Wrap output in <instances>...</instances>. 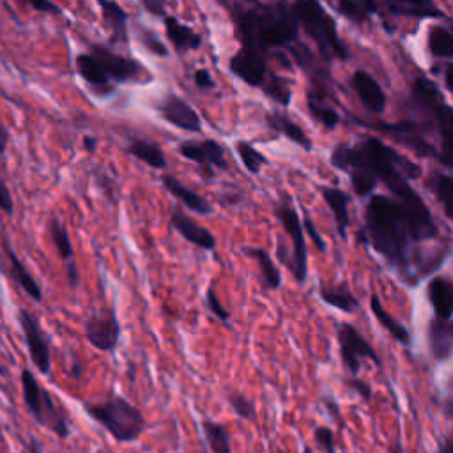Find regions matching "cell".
I'll use <instances>...</instances> for the list:
<instances>
[{
	"label": "cell",
	"instance_id": "cell-8",
	"mask_svg": "<svg viewBox=\"0 0 453 453\" xmlns=\"http://www.w3.org/2000/svg\"><path fill=\"white\" fill-rule=\"evenodd\" d=\"M18 320H19L25 345L28 349L34 366L42 375H48L50 368H51V356H50V343L46 340V334L39 327V322L35 320V317L32 313H28L25 308H19Z\"/></svg>",
	"mask_w": 453,
	"mask_h": 453
},
{
	"label": "cell",
	"instance_id": "cell-46",
	"mask_svg": "<svg viewBox=\"0 0 453 453\" xmlns=\"http://www.w3.org/2000/svg\"><path fill=\"white\" fill-rule=\"evenodd\" d=\"M347 386L352 388L356 393H359L365 400L372 398V388L368 382H365L361 379H350V380H347Z\"/></svg>",
	"mask_w": 453,
	"mask_h": 453
},
{
	"label": "cell",
	"instance_id": "cell-32",
	"mask_svg": "<svg viewBox=\"0 0 453 453\" xmlns=\"http://www.w3.org/2000/svg\"><path fill=\"white\" fill-rule=\"evenodd\" d=\"M320 297L342 311H354L359 306V301L354 297V294L345 288H322Z\"/></svg>",
	"mask_w": 453,
	"mask_h": 453
},
{
	"label": "cell",
	"instance_id": "cell-21",
	"mask_svg": "<svg viewBox=\"0 0 453 453\" xmlns=\"http://www.w3.org/2000/svg\"><path fill=\"white\" fill-rule=\"evenodd\" d=\"M97 4L101 7L103 21L111 30V42H127V12L117 2L99 0Z\"/></svg>",
	"mask_w": 453,
	"mask_h": 453
},
{
	"label": "cell",
	"instance_id": "cell-23",
	"mask_svg": "<svg viewBox=\"0 0 453 453\" xmlns=\"http://www.w3.org/2000/svg\"><path fill=\"white\" fill-rule=\"evenodd\" d=\"M265 120L269 124L271 129L278 131L280 134L287 136L290 142L297 143L299 147L310 150L311 149V140L308 138V134L303 131V127H299L294 120H290L287 115L283 113H276V111H269L265 115Z\"/></svg>",
	"mask_w": 453,
	"mask_h": 453
},
{
	"label": "cell",
	"instance_id": "cell-12",
	"mask_svg": "<svg viewBox=\"0 0 453 453\" xmlns=\"http://www.w3.org/2000/svg\"><path fill=\"white\" fill-rule=\"evenodd\" d=\"M230 71L251 87H262L265 80V60L262 53L251 46H242L230 58Z\"/></svg>",
	"mask_w": 453,
	"mask_h": 453
},
{
	"label": "cell",
	"instance_id": "cell-2",
	"mask_svg": "<svg viewBox=\"0 0 453 453\" xmlns=\"http://www.w3.org/2000/svg\"><path fill=\"white\" fill-rule=\"evenodd\" d=\"M83 409L117 442H134L145 430L142 411L120 395L111 393L103 402H85Z\"/></svg>",
	"mask_w": 453,
	"mask_h": 453
},
{
	"label": "cell",
	"instance_id": "cell-6",
	"mask_svg": "<svg viewBox=\"0 0 453 453\" xmlns=\"http://www.w3.org/2000/svg\"><path fill=\"white\" fill-rule=\"evenodd\" d=\"M88 51L96 57L99 67L103 69V73L111 83H126V81L140 80L147 71L138 60L131 57H124L108 46L88 44Z\"/></svg>",
	"mask_w": 453,
	"mask_h": 453
},
{
	"label": "cell",
	"instance_id": "cell-30",
	"mask_svg": "<svg viewBox=\"0 0 453 453\" xmlns=\"http://www.w3.org/2000/svg\"><path fill=\"white\" fill-rule=\"evenodd\" d=\"M451 334L444 320H434L430 324V349L435 359H446L451 352Z\"/></svg>",
	"mask_w": 453,
	"mask_h": 453
},
{
	"label": "cell",
	"instance_id": "cell-13",
	"mask_svg": "<svg viewBox=\"0 0 453 453\" xmlns=\"http://www.w3.org/2000/svg\"><path fill=\"white\" fill-rule=\"evenodd\" d=\"M157 111L166 122H170L179 129L193 131V133H198L202 129V120L195 111V108L189 106L184 99H180L175 94H166L157 103Z\"/></svg>",
	"mask_w": 453,
	"mask_h": 453
},
{
	"label": "cell",
	"instance_id": "cell-45",
	"mask_svg": "<svg viewBox=\"0 0 453 453\" xmlns=\"http://www.w3.org/2000/svg\"><path fill=\"white\" fill-rule=\"evenodd\" d=\"M303 226H304V230H306L308 237L313 241V244H315V246H317L320 251H326V242H324L322 235L317 232V228H315V225L311 223V219H310V218H304V221H303Z\"/></svg>",
	"mask_w": 453,
	"mask_h": 453
},
{
	"label": "cell",
	"instance_id": "cell-20",
	"mask_svg": "<svg viewBox=\"0 0 453 453\" xmlns=\"http://www.w3.org/2000/svg\"><path fill=\"white\" fill-rule=\"evenodd\" d=\"M428 297L439 320H446L453 315V281L446 278H434L428 283Z\"/></svg>",
	"mask_w": 453,
	"mask_h": 453
},
{
	"label": "cell",
	"instance_id": "cell-28",
	"mask_svg": "<svg viewBox=\"0 0 453 453\" xmlns=\"http://www.w3.org/2000/svg\"><path fill=\"white\" fill-rule=\"evenodd\" d=\"M253 258H257L262 273V281L265 288H278L281 285V273L278 265L273 262L271 255L264 248H250L246 250Z\"/></svg>",
	"mask_w": 453,
	"mask_h": 453
},
{
	"label": "cell",
	"instance_id": "cell-38",
	"mask_svg": "<svg viewBox=\"0 0 453 453\" xmlns=\"http://www.w3.org/2000/svg\"><path fill=\"white\" fill-rule=\"evenodd\" d=\"M136 37L138 41L154 55L157 57H166L168 55V48L165 46V42L157 37V34L154 30H150L149 27L143 25H136Z\"/></svg>",
	"mask_w": 453,
	"mask_h": 453
},
{
	"label": "cell",
	"instance_id": "cell-16",
	"mask_svg": "<svg viewBox=\"0 0 453 453\" xmlns=\"http://www.w3.org/2000/svg\"><path fill=\"white\" fill-rule=\"evenodd\" d=\"M352 87L361 103L373 113H380L386 108V94L377 80L366 71H356L352 74Z\"/></svg>",
	"mask_w": 453,
	"mask_h": 453
},
{
	"label": "cell",
	"instance_id": "cell-5",
	"mask_svg": "<svg viewBox=\"0 0 453 453\" xmlns=\"http://www.w3.org/2000/svg\"><path fill=\"white\" fill-rule=\"evenodd\" d=\"M294 18L301 21L306 32L320 44L322 51H329L338 58H347V50L340 42V37L334 28V21L317 2H296L292 5Z\"/></svg>",
	"mask_w": 453,
	"mask_h": 453
},
{
	"label": "cell",
	"instance_id": "cell-40",
	"mask_svg": "<svg viewBox=\"0 0 453 453\" xmlns=\"http://www.w3.org/2000/svg\"><path fill=\"white\" fill-rule=\"evenodd\" d=\"M264 87H265V92H267L274 101H278L280 104L287 106V104L290 103V88H288V85H287L285 80H281V78H273V80L269 81V85H264Z\"/></svg>",
	"mask_w": 453,
	"mask_h": 453
},
{
	"label": "cell",
	"instance_id": "cell-34",
	"mask_svg": "<svg viewBox=\"0 0 453 453\" xmlns=\"http://www.w3.org/2000/svg\"><path fill=\"white\" fill-rule=\"evenodd\" d=\"M388 7L395 14H405V16H441V12L428 2H393L388 4Z\"/></svg>",
	"mask_w": 453,
	"mask_h": 453
},
{
	"label": "cell",
	"instance_id": "cell-53",
	"mask_svg": "<svg viewBox=\"0 0 453 453\" xmlns=\"http://www.w3.org/2000/svg\"><path fill=\"white\" fill-rule=\"evenodd\" d=\"M28 451H30V453H44V451H42V446L39 444V441H37V439H30Z\"/></svg>",
	"mask_w": 453,
	"mask_h": 453
},
{
	"label": "cell",
	"instance_id": "cell-54",
	"mask_svg": "<svg viewBox=\"0 0 453 453\" xmlns=\"http://www.w3.org/2000/svg\"><path fill=\"white\" fill-rule=\"evenodd\" d=\"M439 453H453V446H451V442L448 441L446 444H441V448H439Z\"/></svg>",
	"mask_w": 453,
	"mask_h": 453
},
{
	"label": "cell",
	"instance_id": "cell-4",
	"mask_svg": "<svg viewBox=\"0 0 453 453\" xmlns=\"http://www.w3.org/2000/svg\"><path fill=\"white\" fill-rule=\"evenodd\" d=\"M21 393L27 411L41 426L48 428L60 439H67L71 435V428L62 409L28 368L21 370Z\"/></svg>",
	"mask_w": 453,
	"mask_h": 453
},
{
	"label": "cell",
	"instance_id": "cell-9",
	"mask_svg": "<svg viewBox=\"0 0 453 453\" xmlns=\"http://www.w3.org/2000/svg\"><path fill=\"white\" fill-rule=\"evenodd\" d=\"M338 343H340L342 361L352 375L359 372V363L363 357H368L375 365H379V356L375 349L350 324H340Z\"/></svg>",
	"mask_w": 453,
	"mask_h": 453
},
{
	"label": "cell",
	"instance_id": "cell-10",
	"mask_svg": "<svg viewBox=\"0 0 453 453\" xmlns=\"http://www.w3.org/2000/svg\"><path fill=\"white\" fill-rule=\"evenodd\" d=\"M276 216L283 223L287 234L292 239V271L299 281H304L306 278V244H304V232H303V223L297 216V212L290 205H278L276 207Z\"/></svg>",
	"mask_w": 453,
	"mask_h": 453
},
{
	"label": "cell",
	"instance_id": "cell-15",
	"mask_svg": "<svg viewBox=\"0 0 453 453\" xmlns=\"http://www.w3.org/2000/svg\"><path fill=\"white\" fill-rule=\"evenodd\" d=\"M48 234L57 250V255L67 264V280L74 287L78 283V271H76V264H74V250H73L69 232L57 216H51L48 219Z\"/></svg>",
	"mask_w": 453,
	"mask_h": 453
},
{
	"label": "cell",
	"instance_id": "cell-41",
	"mask_svg": "<svg viewBox=\"0 0 453 453\" xmlns=\"http://www.w3.org/2000/svg\"><path fill=\"white\" fill-rule=\"evenodd\" d=\"M315 441L319 444V448L324 451V453H334V435H333V430L327 428V426H319L315 430Z\"/></svg>",
	"mask_w": 453,
	"mask_h": 453
},
{
	"label": "cell",
	"instance_id": "cell-52",
	"mask_svg": "<svg viewBox=\"0 0 453 453\" xmlns=\"http://www.w3.org/2000/svg\"><path fill=\"white\" fill-rule=\"evenodd\" d=\"M444 80H446V87H448V90H449V92H453V65H448V67H446Z\"/></svg>",
	"mask_w": 453,
	"mask_h": 453
},
{
	"label": "cell",
	"instance_id": "cell-48",
	"mask_svg": "<svg viewBox=\"0 0 453 453\" xmlns=\"http://www.w3.org/2000/svg\"><path fill=\"white\" fill-rule=\"evenodd\" d=\"M142 5L154 16H166L165 12V2H159V0H143Z\"/></svg>",
	"mask_w": 453,
	"mask_h": 453
},
{
	"label": "cell",
	"instance_id": "cell-25",
	"mask_svg": "<svg viewBox=\"0 0 453 453\" xmlns=\"http://www.w3.org/2000/svg\"><path fill=\"white\" fill-rule=\"evenodd\" d=\"M382 129H386L388 133H391L395 138H398L402 143H405L407 147H411L414 152L421 154V156H428L434 154V147H430L418 133L414 124L409 122H400V124H388Z\"/></svg>",
	"mask_w": 453,
	"mask_h": 453
},
{
	"label": "cell",
	"instance_id": "cell-18",
	"mask_svg": "<svg viewBox=\"0 0 453 453\" xmlns=\"http://www.w3.org/2000/svg\"><path fill=\"white\" fill-rule=\"evenodd\" d=\"M163 23H165L166 37L170 39V42L173 44V48L177 51H188V50L200 48L202 37L191 27L184 25L182 21H179L177 18H173L170 14H166L163 18Z\"/></svg>",
	"mask_w": 453,
	"mask_h": 453
},
{
	"label": "cell",
	"instance_id": "cell-39",
	"mask_svg": "<svg viewBox=\"0 0 453 453\" xmlns=\"http://www.w3.org/2000/svg\"><path fill=\"white\" fill-rule=\"evenodd\" d=\"M228 402H230L234 412L239 418H242V419H253L255 418V405L246 395H242L239 391H230L228 393Z\"/></svg>",
	"mask_w": 453,
	"mask_h": 453
},
{
	"label": "cell",
	"instance_id": "cell-1",
	"mask_svg": "<svg viewBox=\"0 0 453 453\" xmlns=\"http://www.w3.org/2000/svg\"><path fill=\"white\" fill-rule=\"evenodd\" d=\"M366 232L373 248L393 265L403 269L409 264L411 241H419L405 209L384 195L372 196L366 205Z\"/></svg>",
	"mask_w": 453,
	"mask_h": 453
},
{
	"label": "cell",
	"instance_id": "cell-44",
	"mask_svg": "<svg viewBox=\"0 0 453 453\" xmlns=\"http://www.w3.org/2000/svg\"><path fill=\"white\" fill-rule=\"evenodd\" d=\"M0 209L5 212V214H12L14 212V200H12V195L7 188V184L0 179Z\"/></svg>",
	"mask_w": 453,
	"mask_h": 453
},
{
	"label": "cell",
	"instance_id": "cell-47",
	"mask_svg": "<svg viewBox=\"0 0 453 453\" xmlns=\"http://www.w3.org/2000/svg\"><path fill=\"white\" fill-rule=\"evenodd\" d=\"M193 80H195V83H196L200 88H212V87H214V80L211 78V74H209L207 69H196L195 74H193Z\"/></svg>",
	"mask_w": 453,
	"mask_h": 453
},
{
	"label": "cell",
	"instance_id": "cell-11",
	"mask_svg": "<svg viewBox=\"0 0 453 453\" xmlns=\"http://www.w3.org/2000/svg\"><path fill=\"white\" fill-rule=\"evenodd\" d=\"M180 156H184L189 161H195L196 165L202 166V170L211 177L212 175V166L226 170L228 163L225 159V149L216 142V140H202V142H191L186 140L179 145Z\"/></svg>",
	"mask_w": 453,
	"mask_h": 453
},
{
	"label": "cell",
	"instance_id": "cell-58",
	"mask_svg": "<svg viewBox=\"0 0 453 453\" xmlns=\"http://www.w3.org/2000/svg\"><path fill=\"white\" fill-rule=\"evenodd\" d=\"M449 442H451V446H453V441H449Z\"/></svg>",
	"mask_w": 453,
	"mask_h": 453
},
{
	"label": "cell",
	"instance_id": "cell-43",
	"mask_svg": "<svg viewBox=\"0 0 453 453\" xmlns=\"http://www.w3.org/2000/svg\"><path fill=\"white\" fill-rule=\"evenodd\" d=\"M28 7H32L34 11H37V12H50V14H62V9L57 5V4H53V2H50V0H27L25 2Z\"/></svg>",
	"mask_w": 453,
	"mask_h": 453
},
{
	"label": "cell",
	"instance_id": "cell-19",
	"mask_svg": "<svg viewBox=\"0 0 453 453\" xmlns=\"http://www.w3.org/2000/svg\"><path fill=\"white\" fill-rule=\"evenodd\" d=\"M161 182L165 186V189L168 193H172L175 198H179L189 211L198 212V214H211L212 207L209 205V202L205 198H202L198 193H195L193 189L186 188L179 179H175L173 175L165 173L161 177Z\"/></svg>",
	"mask_w": 453,
	"mask_h": 453
},
{
	"label": "cell",
	"instance_id": "cell-14",
	"mask_svg": "<svg viewBox=\"0 0 453 453\" xmlns=\"http://www.w3.org/2000/svg\"><path fill=\"white\" fill-rule=\"evenodd\" d=\"M74 65H76L78 74L85 80V83H88V87L92 88L94 94L108 96L115 90V85L106 78V74L103 73L96 57L90 51L78 53L76 60H74Z\"/></svg>",
	"mask_w": 453,
	"mask_h": 453
},
{
	"label": "cell",
	"instance_id": "cell-29",
	"mask_svg": "<svg viewBox=\"0 0 453 453\" xmlns=\"http://www.w3.org/2000/svg\"><path fill=\"white\" fill-rule=\"evenodd\" d=\"M370 308H372L375 319L391 333V336H393L396 342H400V343H403V345H409V340H411V338H409L407 329H405L400 322H396V320L389 315V311H386V310L382 308L380 299H379L377 296H372V297H370Z\"/></svg>",
	"mask_w": 453,
	"mask_h": 453
},
{
	"label": "cell",
	"instance_id": "cell-55",
	"mask_svg": "<svg viewBox=\"0 0 453 453\" xmlns=\"http://www.w3.org/2000/svg\"><path fill=\"white\" fill-rule=\"evenodd\" d=\"M391 453H403V449H402L400 442H396V444L391 448Z\"/></svg>",
	"mask_w": 453,
	"mask_h": 453
},
{
	"label": "cell",
	"instance_id": "cell-57",
	"mask_svg": "<svg viewBox=\"0 0 453 453\" xmlns=\"http://www.w3.org/2000/svg\"><path fill=\"white\" fill-rule=\"evenodd\" d=\"M303 453H313V451H311V448H308V446H306V448H304V451H303Z\"/></svg>",
	"mask_w": 453,
	"mask_h": 453
},
{
	"label": "cell",
	"instance_id": "cell-56",
	"mask_svg": "<svg viewBox=\"0 0 453 453\" xmlns=\"http://www.w3.org/2000/svg\"><path fill=\"white\" fill-rule=\"evenodd\" d=\"M448 329H449V334H451V338H453V322L448 326Z\"/></svg>",
	"mask_w": 453,
	"mask_h": 453
},
{
	"label": "cell",
	"instance_id": "cell-49",
	"mask_svg": "<svg viewBox=\"0 0 453 453\" xmlns=\"http://www.w3.org/2000/svg\"><path fill=\"white\" fill-rule=\"evenodd\" d=\"M81 142H83V147H85L87 152H94L97 149V145H99V140L96 136H92V134H85Z\"/></svg>",
	"mask_w": 453,
	"mask_h": 453
},
{
	"label": "cell",
	"instance_id": "cell-51",
	"mask_svg": "<svg viewBox=\"0 0 453 453\" xmlns=\"http://www.w3.org/2000/svg\"><path fill=\"white\" fill-rule=\"evenodd\" d=\"M83 365L80 363V361H74L73 365H71V377H74V379H81V375H83Z\"/></svg>",
	"mask_w": 453,
	"mask_h": 453
},
{
	"label": "cell",
	"instance_id": "cell-42",
	"mask_svg": "<svg viewBox=\"0 0 453 453\" xmlns=\"http://www.w3.org/2000/svg\"><path fill=\"white\" fill-rule=\"evenodd\" d=\"M207 306H209V310L212 311V315H216L219 320H225V322H226V320L230 319L228 310L221 304V301H219V297H218V294L214 292L212 287L207 290Z\"/></svg>",
	"mask_w": 453,
	"mask_h": 453
},
{
	"label": "cell",
	"instance_id": "cell-31",
	"mask_svg": "<svg viewBox=\"0 0 453 453\" xmlns=\"http://www.w3.org/2000/svg\"><path fill=\"white\" fill-rule=\"evenodd\" d=\"M428 48L439 58L453 57V34L444 27H432L428 32Z\"/></svg>",
	"mask_w": 453,
	"mask_h": 453
},
{
	"label": "cell",
	"instance_id": "cell-3",
	"mask_svg": "<svg viewBox=\"0 0 453 453\" xmlns=\"http://www.w3.org/2000/svg\"><path fill=\"white\" fill-rule=\"evenodd\" d=\"M239 32L244 37V46L255 50L285 46L297 39V19L294 14H267L246 12L239 19Z\"/></svg>",
	"mask_w": 453,
	"mask_h": 453
},
{
	"label": "cell",
	"instance_id": "cell-59",
	"mask_svg": "<svg viewBox=\"0 0 453 453\" xmlns=\"http://www.w3.org/2000/svg\"><path fill=\"white\" fill-rule=\"evenodd\" d=\"M278 453H283V451H278Z\"/></svg>",
	"mask_w": 453,
	"mask_h": 453
},
{
	"label": "cell",
	"instance_id": "cell-27",
	"mask_svg": "<svg viewBox=\"0 0 453 453\" xmlns=\"http://www.w3.org/2000/svg\"><path fill=\"white\" fill-rule=\"evenodd\" d=\"M202 428H203L205 442H207L211 453H232L230 434L225 425L212 421V419H203Z\"/></svg>",
	"mask_w": 453,
	"mask_h": 453
},
{
	"label": "cell",
	"instance_id": "cell-17",
	"mask_svg": "<svg viewBox=\"0 0 453 453\" xmlns=\"http://www.w3.org/2000/svg\"><path fill=\"white\" fill-rule=\"evenodd\" d=\"M170 223L191 244H195L198 248H203V250H212L216 246L214 235L207 228H203L196 221H193L189 216H186L184 212L173 211L172 218H170Z\"/></svg>",
	"mask_w": 453,
	"mask_h": 453
},
{
	"label": "cell",
	"instance_id": "cell-33",
	"mask_svg": "<svg viewBox=\"0 0 453 453\" xmlns=\"http://www.w3.org/2000/svg\"><path fill=\"white\" fill-rule=\"evenodd\" d=\"M434 191L444 207V212L453 218V177L446 173H437L434 177Z\"/></svg>",
	"mask_w": 453,
	"mask_h": 453
},
{
	"label": "cell",
	"instance_id": "cell-50",
	"mask_svg": "<svg viewBox=\"0 0 453 453\" xmlns=\"http://www.w3.org/2000/svg\"><path fill=\"white\" fill-rule=\"evenodd\" d=\"M7 143H9V131H7V127L4 126V122L0 120V156L5 152Z\"/></svg>",
	"mask_w": 453,
	"mask_h": 453
},
{
	"label": "cell",
	"instance_id": "cell-26",
	"mask_svg": "<svg viewBox=\"0 0 453 453\" xmlns=\"http://www.w3.org/2000/svg\"><path fill=\"white\" fill-rule=\"evenodd\" d=\"M127 154L143 161L145 165H149L150 168L156 170H163L166 168V157L165 152L161 150V147L154 142L149 140H134L129 143L127 147Z\"/></svg>",
	"mask_w": 453,
	"mask_h": 453
},
{
	"label": "cell",
	"instance_id": "cell-35",
	"mask_svg": "<svg viewBox=\"0 0 453 453\" xmlns=\"http://www.w3.org/2000/svg\"><path fill=\"white\" fill-rule=\"evenodd\" d=\"M308 110L315 120L324 124L326 127H336L340 124V115L331 106H324L319 99H315L311 94L308 96Z\"/></svg>",
	"mask_w": 453,
	"mask_h": 453
},
{
	"label": "cell",
	"instance_id": "cell-7",
	"mask_svg": "<svg viewBox=\"0 0 453 453\" xmlns=\"http://www.w3.org/2000/svg\"><path fill=\"white\" fill-rule=\"evenodd\" d=\"M88 343L101 352H113L120 340V324L113 308L94 311L83 326Z\"/></svg>",
	"mask_w": 453,
	"mask_h": 453
},
{
	"label": "cell",
	"instance_id": "cell-24",
	"mask_svg": "<svg viewBox=\"0 0 453 453\" xmlns=\"http://www.w3.org/2000/svg\"><path fill=\"white\" fill-rule=\"evenodd\" d=\"M322 196L334 216L338 234L345 239L349 226V196L336 188H322Z\"/></svg>",
	"mask_w": 453,
	"mask_h": 453
},
{
	"label": "cell",
	"instance_id": "cell-37",
	"mask_svg": "<svg viewBox=\"0 0 453 453\" xmlns=\"http://www.w3.org/2000/svg\"><path fill=\"white\" fill-rule=\"evenodd\" d=\"M237 154H239V157H241V161H242V165L248 168V172L250 173H258V170H260V166L264 165V163H267V159L253 147V145H250L248 142H237Z\"/></svg>",
	"mask_w": 453,
	"mask_h": 453
},
{
	"label": "cell",
	"instance_id": "cell-36",
	"mask_svg": "<svg viewBox=\"0 0 453 453\" xmlns=\"http://www.w3.org/2000/svg\"><path fill=\"white\" fill-rule=\"evenodd\" d=\"M338 9L343 16L350 18L352 21H366L370 12L373 9H377V5L373 2H354V0H342L338 2Z\"/></svg>",
	"mask_w": 453,
	"mask_h": 453
},
{
	"label": "cell",
	"instance_id": "cell-22",
	"mask_svg": "<svg viewBox=\"0 0 453 453\" xmlns=\"http://www.w3.org/2000/svg\"><path fill=\"white\" fill-rule=\"evenodd\" d=\"M5 253H7V260L11 264V274L14 278V281L21 287V290L25 294H28V297H32L35 303L42 301V290L39 287V283L35 281V278L28 273V269L25 267V264L18 258V255L12 251V248L5 242L4 244Z\"/></svg>",
	"mask_w": 453,
	"mask_h": 453
}]
</instances>
